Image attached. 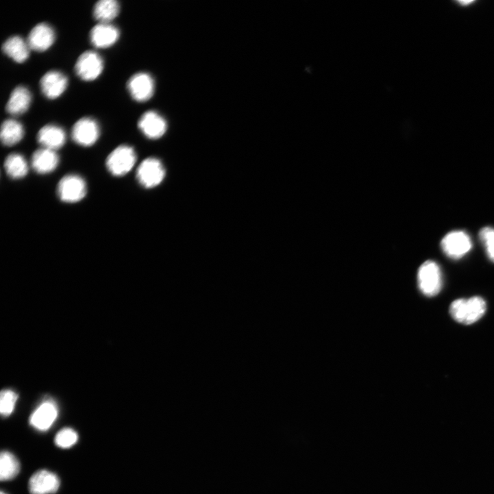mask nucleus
<instances>
[{"mask_svg": "<svg viewBox=\"0 0 494 494\" xmlns=\"http://www.w3.org/2000/svg\"><path fill=\"white\" fill-rule=\"evenodd\" d=\"M55 38V33L53 27L48 24L40 23L32 29L27 42L31 50L45 52L53 45Z\"/></svg>", "mask_w": 494, "mask_h": 494, "instance_id": "f8f14e48", "label": "nucleus"}, {"mask_svg": "<svg viewBox=\"0 0 494 494\" xmlns=\"http://www.w3.org/2000/svg\"><path fill=\"white\" fill-rule=\"evenodd\" d=\"M138 127L147 138L156 140L165 134L167 123L158 113L149 111L142 116L138 122Z\"/></svg>", "mask_w": 494, "mask_h": 494, "instance_id": "ddd939ff", "label": "nucleus"}, {"mask_svg": "<svg viewBox=\"0 0 494 494\" xmlns=\"http://www.w3.org/2000/svg\"><path fill=\"white\" fill-rule=\"evenodd\" d=\"M120 13V5L115 0H101L94 8V16L100 23H110Z\"/></svg>", "mask_w": 494, "mask_h": 494, "instance_id": "412c9836", "label": "nucleus"}, {"mask_svg": "<svg viewBox=\"0 0 494 494\" xmlns=\"http://www.w3.org/2000/svg\"><path fill=\"white\" fill-rule=\"evenodd\" d=\"M441 246L444 254L449 258L459 260L472 248L469 236L463 231H454L447 234L441 240Z\"/></svg>", "mask_w": 494, "mask_h": 494, "instance_id": "423d86ee", "label": "nucleus"}, {"mask_svg": "<svg viewBox=\"0 0 494 494\" xmlns=\"http://www.w3.org/2000/svg\"><path fill=\"white\" fill-rule=\"evenodd\" d=\"M136 160V153L134 148L128 145H121L109 155L106 160V167L112 175L123 177L133 169Z\"/></svg>", "mask_w": 494, "mask_h": 494, "instance_id": "f03ea898", "label": "nucleus"}, {"mask_svg": "<svg viewBox=\"0 0 494 494\" xmlns=\"http://www.w3.org/2000/svg\"><path fill=\"white\" fill-rule=\"evenodd\" d=\"M32 95L28 88L18 86L12 92L7 105L8 112L12 116H21L29 109Z\"/></svg>", "mask_w": 494, "mask_h": 494, "instance_id": "a211bd4d", "label": "nucleus"}, {"mask_svg": "<svg viewBox=\"0 0 494 494\" xmlns=\"http://www.w3.org/2000/svg\"><path fill=\"white\" fill-rule=\"evenodd\" d=\"M78 439V434L75 430L70 428H65L57 434L55 442L58 447L67 449L76 444Z\"/></svg>", "mask_w": 494, "mask_h": 494, "instance_id": "393cba45", "label": "nucleus"}, {"mask_svg": "<svg viewBox=\"0 0 494 494\" xmlns=\"http://www.w3.org/2000/svg\"><path fill=\"white\" fill-rule=\"evenodd\" d=\"M418 285L421 293L428 297L436 295L443 285L442 273L434 261L425 262L418 271Z\"/></svg>", "mask_w": 494, "mask_h": 494, "instance_id": "7ed1b4c3", "label": "nucleus"}, {"mask_svg": "<svg viewBox=\"0 0 494 494\" xmlns=\"http://www.w3.org/2000/svg\"><path fill=\"white\" fill-rule=\"evenodd\" d=\"M127 88L134 100L143 103L153 97L155 92V82L150 75L140 73L130 78Z\"/></svg>", "mask_w": 494, "mask_h": 494, "instance_id": "1a4fd4ad", "label": "nucleus"}, {"mask_svg": "<svg viewBox=\"0 0 494 494\" xmlns=\"http://www.w3.org/2000/svg\"><path fill=\"white\" fill-rule=\"evenodd\" d=\"M88 192L86 181L77 175L64 177L58 186V195L60 200L67 203L82 201Z\"/></svg>", "mask_w": 494, "mask_h": 494, "instance_id": "20e7f679", "label": "nucleus"}, {"mask_svg": "<svg viewBox=\"0 0 494 494\" xmlns=\"http://www.w3.org/2000/svg\"><path fill=\"white\" fill-rule=\"evenodd\" d=\"M479 237L485 247L488 258L494 262V228H482L479 232Z\"/></svg>", "mask_w": 494, "mask_h": 494, "instance_id": "a878e982", "label": "nucleus"}, {"mask_svg": "<svg viewBox=\"0 0 494 494\" xmlns=\"http://www.w3.org/2000/svg\"><path fill=\"white\" fill-rule=\"evenodd\" d=\"M486 309L485 301L480 297L469 299H459L450 306V314L457 322L465 325L473 324L484 314Z\"/></svg>", "mask_w": 494, "mask_h": 494, "instance_id": "f257e3e1", "label": "nucleus"}, {"mask_svg": "<svg viewBox=\"0 0 494 494\" xmlns=\"http://www.w3.org/2000/svg\"><path fill=\"white\" fill-rule=\"evenodd\" d=\"M18 395L12 390H3L0 395V412L3 417H9L14 412Z\"/></svg>", "mask_w": 494, "mask_h": 494, "instance_id": "b1692460", "label": "nucleus"}, {"mask_svg": "<svg viewBox=\"0 0 494 494\" xmlns=\"http://www.w3.org/2000/svg\"><path fill=\"white\" fill-rule=\"evenodd\" d=\"M38 143L42 148L57 151L66 144V135L64 130L55 125H48L42 127L38 134Z\"/></svg>", "mask_w": 494, "mask_h": 494, "instance_id": "f3484780", "label": "nucleus"}, {"mask_svg": "<svg viewBox=\"0 0 494 494\" xmlns=\"http://www.w3.org/2000/svg\"><path fill=\"white\" fill-rule=\"evenodd\" d=\"M68 85L67 77L62 73L55 71L45 74L40 81L43 95L51 100L60 97L66 90Z\"/></svg>", "mask_w": 494, "mask_h": 494, "instance_id": "9b49d317", "label": "nucleus"}, {"mask_svg": "<svg viewBox=\"0 0 494 494\" xmlns=\"http://www.w3.org/2000/svg\"><path fill=\"white\" fill-rule=\"evenodd\" d=\"M21 471L18 458L11 452L3 451L0 455V480L8 481L14 479Z\"/></svg>", "mask_w": 494, "mask_h": 494, "instance_id": "5701e85b", "label": "nucleus"}, {"mask_svg": "<svg viewBox=\"0 0 494 494\" xmlns=\"http://www.w3.org/2000/svg\"><path fill=\"white\" fill-rule=\"evenodd\" d=\"M3 51L14 62L23 64L29 59L31 49L27 41L20 36H14L3 44Z\"/></svg>", "mask_w": 494, "mask_h": 494, "instance_id": "6ab92c4d", "label": "nucleus"}, {"mask_svg": "<svg viewBox=\"0 0 494 494\" xmlns=\"http://www.w3.org/2000/svg\"><path fill=\"white\" fill-rule=\"evenodd\" d=\"M25 136L23 125L18 121L13 119L5 121L1 127L2 143L7 147H13L22 141Z\"/></svg>", "mask_w": 494, "mask_h": 494, "instance_id": "aec40b11", "label": "nucleus"}, {"mask_svg": "<svg viewBox=\"0 0 494 494\" xmlns=\"http://www.w3.org/2000/svg\"><path fill=\"white\" fill-rule=\"evenodd\" d=\"M100 127L98 123L91 118H83L74 125L72 131L73 140L77 145L89 147L93 146L100 137Z\"/></svg>", "mask_w": 494, "mask_h": 494, "instance_id": "6e6552de", "label": "nucleus"}, {"mask_svg": "<svg viewBox=\"0 0 494 494\" xmlns=\"http://www.w3.org/2000/svg\"><path fill=\"white\" fill-rule=\"evenodd\" d=\"M104 70L102 58L94 51H87L78 59L75 65L77 76L84 82H93L98 79Z\"/></svg>", "mask_w": 494, "mask_h": 494, "instance_id": "0eeeda50", "label": "nucleus"}, {"mask_svg": "<svg viewBox=\"0 0 494 494\" xmlns=\"http://www.w3.org/2000/svg\"><path fill=\"white\" fill-rule=\"evenodd\" d=\"M166 170L160 160L149 158L144 160L137 171L139 184L145 188H153L158 186L164 180Z\"/></svg>", "mask_w": 494, "mask_h": 494, "instance_id": "39448f33", "label": "nucleus"}, {"mask_svg": "<svg viewBox=\"0 0 494 494\" xmlns=\"http://www.w3.org/2000/svg\"><path fill=\"white\" fill-rule=\"evenodd\" d=\"M7 174L13 180H21L29 173V165L23 156L19 153L10 155L5 162Z\"/></svg>", "mask_w": 494, "mask_h": 494, "instance_id": "4be33fe9", "label": "nucleus"}, {"mask_svg": "<svg viewBox=\"0 0 494 494\" xmlns=\"http://www.w3.org/2000/svg\"><path fill=\"white\" fill-rule=\"evenodd\" d=\"M92 45L97 49H108L120 38V32L110 23H99L90 32Z\"/></svg>", "mask_w": 494, "mask_h": 494, "instance_id": "4468645a", "label": "nucleus"}, {"mask_svg": "<svg viewBox=\"0 0 494 494\" xmlns=\"http://www.w3.org/2000/svg\"><path fill=\"white\" fill-rule=\"evenodd\" d=\"M58 416L56 405L52 402L42 404L32 415L30 424L40 431L48 430Z\"/></svg>", "mask_w": 494, "mask_h": 494, "instance_id": "2eb2a0df", "label": "nucleus"}, {"mask_svg": "<svg viewBox=\"0 0 494 494\" xmlns=\"http://www.w3.org/2000/svg\"><path fill=\"white\" fill-rule=\"evenodd\" d=\"M0 494H7L6 493H4L3 491H1V493Z\"/></svg>", "mask_w": 494, "mask_h": 494, "instance_id": "bb28decb", "label": "nucleus"}, {"mask_svg": "<svg viewBox=\"0 0 494 494\" xmlns=\"http://www.w3.org/2000/svg\"><path fill=\"white\" fill-rule=\"evenodd\" d=\"M59 164L60 158L56 151L45 148L36 151L32 160L33 169L40 175L53 173L57 169Z\"/></svg>", "mask_w": 494, "mask_h": 494, "instance_id": "dca6fc26", "label": "nucleus"}, {"mask_svg": "<svg viewBox=\"0 0 494 494\" xmlns=\"http://www.w3.org/2000/svg\"><path fill=\"white\" fill-rule=\"evenodd\" d=\"M60 486V480L54 473L42 469L35 473L29 480L32 494H51L56 493Z\"/></svg>", "mask_w": 494, "mask_h": 494, "instance_id": "9d476101", "label": "nucleus"}]
</instances>
